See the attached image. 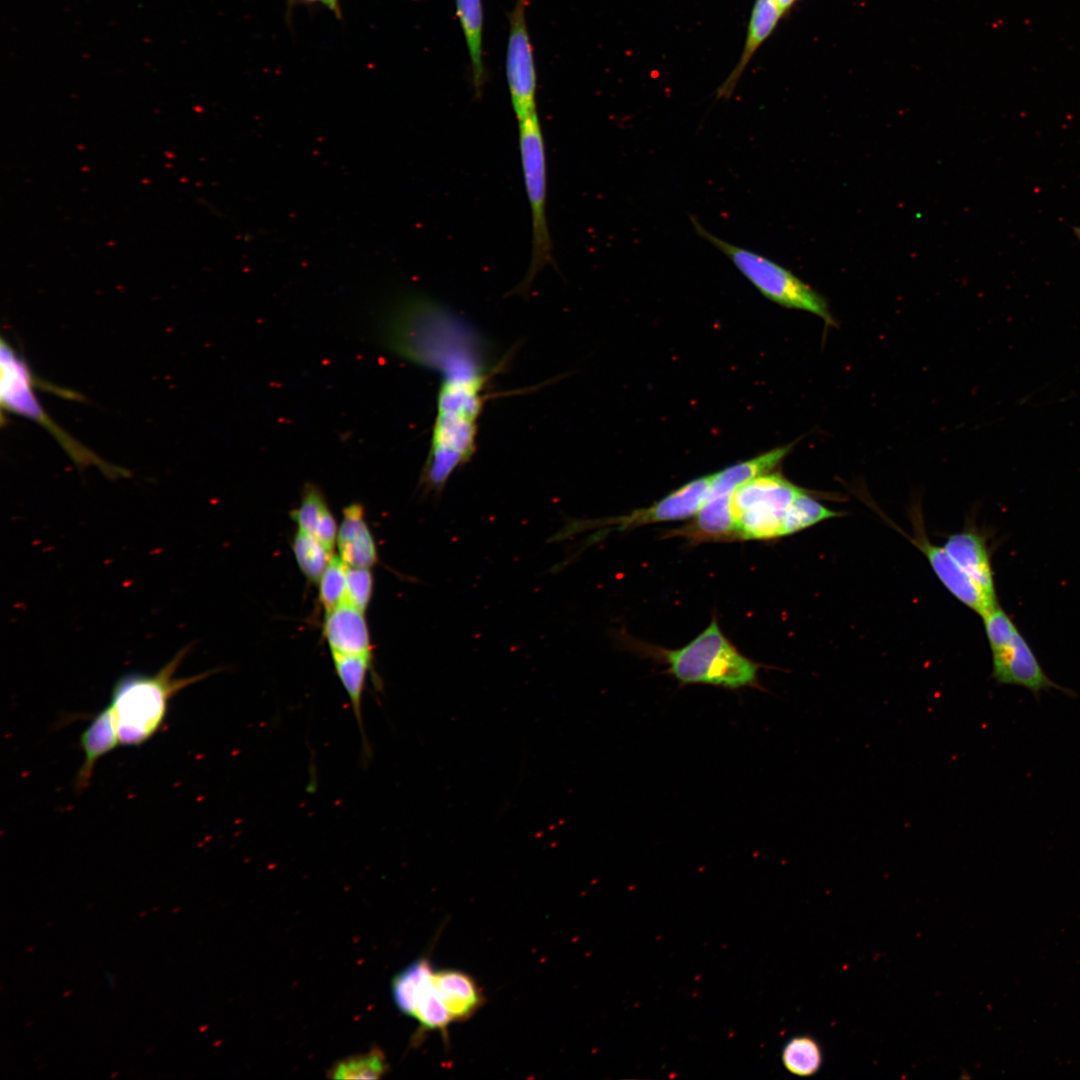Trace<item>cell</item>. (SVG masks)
I'll use <instances>...</instances> for the list:
<instances>
[{
  "mask_svg": "<svg viewBox=\"0 0 1080 1080\" xmlns=\"http://www.w3.org/2000/svg\"><path fill=\"white\" fill-rule=\"evenodd\" d=\"M449 315L441 309L421 314L400 342L401 357L441 372L430 448L420 476L423 491L435 494L476 450L484 393L492 375L479 346L447 321Z\"/></svg>",
  "mask_w": 1080,
  "mask_h": 1080,
  "instance_id": "6da1fadb",
  "label": "cell"
},
{
  "mask_svg": "<svg viewBox=\"0 0 1080 1080\" xmlns=\"http://www.w3.org/2000/svg\"><path fill=\"white\" fill-rule=\"evenodd\" d=\"M190 646L180 649L154 674L129 672L113 684L109 705L123 746H140L150 740L165 721L170 700L184 688L209 677L215 670L176 677Z\"/></svg>",
  "mask_w": 1080,
  "mask_h": 1080,
  "instance_id": "7a4b0ae2",
  "label": "cell"
},
{
  "mask_svg": "<svg viewBox=\"0 0 1080 1080\" xmlns=\"http://www.w3.org/2000/svg\"><path fill=\"white\" fill-rule=\"evenodd\" d=\"M0 366L2 413L6 411L19 415L44 427L80 469L95 466L111 479L129 476L128 470L105 461L60 427L46 412L34 388H44L72 400L79 399V394L39 380L25 358L17 353L4 338L1 340Z\"/></svg>",
  "mask_w": 1080,
  "mask_h": 1080,
  "instance_id": "3957f363",
  "label": "cell"
},
{
  "mask_svg": "<svg viewBox=\"0 0 1080 1080\" xmlns=\"http://www.w3.org/2000/svg\"><path fill=\"white\" fill-rule=\"evenodd\" d=\"M667 672L682 684H706L728 690L759 688V665L741 654L716 620L687 645L662 651Z\"/></svg>",
  "mask_w": 1080,
  "mask_h": 1080,
  "instance_id": "277c9868",
  "label": "cell"
},
{
  "mask_svg": "<svg viewBox=\"0 0 1080 1080\" xmlns=\"http://www.w3.org/2000/svg\"><path fill=\"white\" fill-rule=\"evenodd\" d=\"M695 232L731 260L740 273L766 298L793 309L810 312L833 324L826 300L790 270L749 249L729 243L709 232L690 216Z\"/></svg>",
  "mask_w": 1080,
  "mask_h": 1080,
  "instance_id": "5b68a950",
  "label": "cell"
},
{
  "mask_svg": "<svg viewBox=\"0 0 1080 1080\" xmlns=\"http://www.w3.org/2000/svg\"><path fill=\"white\" fill-rule=\"evenodd\" d=\"M518 125L521 166L532 220L531 260L519 288L526 290L538 273L552 262V241L546 214L547 161L538 113Z\"/></svg>",
  "mask_w": 1080,
  "mask_h": 1080,
  "instance_id": "8992f818",
  "label": "cell"
},
{
  "mask_svg": "<svg viewBox=\"0 0 1080 1080\" xmlns=\"http://www.w3.org/2000/svg\"><path fill=\"white\" fill-rule=\"evenodd\" d=\"M802 490L777 473L761 475L737 488L732 494L735 535L745 540L782 536L787 510Z\"/></svg>",
  "mask_w": 1080,
  "mask_h": 1080,
  "instance_id": "52a82bcc",
  "label": "cell"
},
{
  "mask_svg": "<svg viewBox=\"0 0 1080 1080\" xmlns=\"http://www.w3.org/2000/svg\"><path fill=\"white\" fill-rule=\"evenodd\" d=\"M529 0H515L510 11L505 73L517 121L537 114V72L526 10Z\"/></svg>",
  "mask_w": 1080,
  "mask_h": 1080,
  "instance_id": "ba28073f",
  "label": "cell"
},
{
  "mask_svg": "<svg viewBox=\"0 0 1080 1080\" xmlns=\"http://www.w3.org/2000/svg\"><path fill=\"white\" fill-rule=\"evenodd\" d=\"M990 649L993 662L992 677L997 683L1021 686L1035 695L1051 688L1066 691L1046 675L1018 628L1008 638Z\"/></svg>",
  "mask_w": 1080,
  "mask_h": 1080,
  "instance_id": "9c48e42d",
  "label": "cell"
},
{
  "mask_svg": "<svg viewBox=\"0 0 1080 1080\" xmlns=\"http://www.w3.org/2000/svg\"><path fill=\"white\" fill-rule=\"evenodd\" d=\"M912 542L927 557L931 568L948 591L981 617L998 603L996 596L990 595L975 582L944 547L934 545L922 535Z\"/></svg>",
  "mask_w": 1080,
  "mask_h": 1080,
  "instance_id": "30bf717a",
  "label": "cell"
},
{
  "mask_svg": "<svg viewBox=\"0 0 1080 1080\" xmlns=\"http://www.w3.org/2000/svg\"><path fill=\"white\" fill-rule=\"evenodd\" d=\"M711 475L694 479L676 489L648 508L634 511L617 518L612 523L619 524V529L645 524L683 520L695 516L705 503Z\"/></svg>",
  "mask_w": 1080,
  "mask_h": 1080,
  "instance_id": "8fae6325",
  "label": "cell"
},
{
  "mask_svg": "<svg viewBox=\"0 0 1080 1080\" xmlns=\"http://www.w3.org/2000/svg\"><path fill=\"white\" fill-rule=\"evenodd\" d=\"M323 634L331 653L372 656L365 612L347 601L325 611Z\"/></svg>",
  "mask_w": 1080,
  "mask_h": 1080,
  "instance_id": "7c38bea8",
  "label": "cell"
},
{
  "mask_svg": "<svg viewBox=\"0 0 1080 1080\" xmlns=\"http://www.w3.org/2000/svg\"><path fill=\"white\" fill-rule=\"evenodd\" d=\"M336 546L338 556L347 566L371 568L376 564V542L361 504L353 503L344 508Z\"/></svg>",
  "mask_w": 1080,
  "mask_h": 1080,
  "instance_id": "4fadbf2b",
  "label": "cell"
},
{
  "mask_svg": "<svg viewBox=\"0 0 1080 1080\" xmlns=\"http://www.w3.org/2000/svg\"><path fill=\"white\" fill-rule=\"evenodd\" d=\"M120 745L113 711L110 705L100 710L80 735L84 752L83 762L75 776L74 787L83 792L90 784L96 763Z\"/></svg>",
  "mask_w": 1080,
  "mask_h": 1080,
  "instance_id": "5bb4252c",
  "label": "cell"
},
{
  "mask_svg": "<svg viewBox=\"0 0 1080 1080\" xmlns=\"http://www.w3.org/2000/svg\"><path fill=\"white\" fill-rule=\"evenodd\" d=\"M943 547L975 582L996 596L990 554L983 535L972 530L952 534Z\"/></svg>",
  "mask_w": 1080,
  "mask_h": 1080,
  "instance_id": "9a60e30c",
  "label": "cell"
},
{
  "mask_svg": "<svg viewBox=\"0 0 1080 1080\" xmlns=\"http://www.w3.org/2000/svg\"><path fill=\"white\" fill-rule=\"evenodd\" d=\"M433 983L453 1021L470 1018L485 1001L475 980L460 970L434 971Z\"/></svg>",
  "mask_w": 1080,
  "mask_h": 1080,
  "instance_id": "2e32d148",
  "label": "cell"
},
{
  "mask_svg": "<svg viewBox=\"0 0 1080 1080\" xmlns=\"http://www.w3.org/2000/svg\"><path fill=\"white\" fill-rule=\"evenodd\" d=\"M456 16L465 38L474 94L482 95L486 70L483 60L484 12L482 0H455Z\"/></svg>",
  "mask_w": 1080,
  "mask_h": 1080,
  "instance_id": "e0dca14e",
  "label": "cell"
},
{
  "mask_svg": "<svg viewBox=\"0 0 1080 1080\" xmlns=\"http://www.w3.org/2000/svg\"><path fill=\"white\" fill-rule=\"evenodd\" d=\"M775 0H756L748 27L743 54L727 80L719 87L718 98L730 97L739 77L751 56L760 44L770 35L781 16Z\"/></svg>",
  "mask_w": 1080,
  "mask_h": 1080,
  "instance_id": "ac0fdd59",
  "label": "cell"
},
{
  "mask_svg": "<svg viewBox=\"0 0 1080 1080\" xmlns=\"http://www.w3.org/2000/svg\"><path fill=\"white\" fill-rule=\"evenodd\" d=\"M790 449L791 445L779 447L711 475L707 498L732 495L743 484L772 471Z\"/></svg>",
  "mask_w": 1080,
  "mask_h": 1080,
  "instance_id": "d6986e66",
  "label": "cell"
},
{
  "mask_svg": "<svg viewBox=\"0 0 1080 1080\" xmlns=\"http://www.w3.org/2000/svg\"><path fill=\"white\" fill-rule=\"evenodd\" d=\"M685 535L714 539L735 535L732 495L708 497L695 519L685 529Z\"/></svg>",
  "mask_w": 1080,
  "mask_h": 1080,
  "instance_id": "ffe728a7",
  "label": "cell"
},
{
  "mask_svg": "<svg viewBox=\"0 0 1080 1080\" xmlns=\"http://www.w3.org/2000/svg\"><path fill=\"white\" fill-rule=\"evenodd\" d=\"M332 659L336 675L350 700L363 745H367L363 726L362 699L371 666V655L332 653Z\"/></svg>",
  "mask_w": 1080,
  "mask_h": 1080,
  "instance_id": "44dd1931",
  "label": "cell"
},
{
  "mask_svg": "<svg viewBox=\"0 0 1080 1080\" xmlns=\"http://www.w3.org/2000/svg\"><path fill=\"white\" fill-rule=\"evenodd\" d=\"M433 973L430 960L422 957L409 964L393 978L392 997L402 1013L412 1017L417 996Z\"/></svg>",
  "mask_w": 1080,
  "mask_h": 1080,
  "instance_id": "7402d4cb",
  "label": "cell"
},
{
  "mask_svg": "<svg viewBox=\"0 0 1080 1080\" xmlns=\"http://www.w3.org/2000/svg\"><path fill=\"white\" fill-rule=\"evenodd\" d=\"M781 1060L787 1071L799 1077L815 1075L823 1064V1052L816 1039L799 1035L783 1046Z\"/></svg>",
  "mask_w": 1080,
  "mask_h": 1080,
  "instance_id": "603a6c76",
  "label": "cell"
},
{
  "mask_svg": "<svg viewBox=\"0 0 1080 1080\" xmlns=\"http://www.w3.org/2000/svg\"><path fill=\"white\" fill-rule=\"evenodd\" d=\"M292 550L301 572L313 583L319 581L334 556L314 535L298 529L293 538Z\"/></svg>",
  "mask_w": 1080,
  "mask_h": 1080,
  "instance_id": "cb8c5ba5",
  "label": "cell"
},
{
  "mask_svg": "<svg viewBox=\"0 0 1080 1080\" xmlns=\"http://www.w3.org/2000/svg\"><path fill=\"white\" fill-rule=\"evenodd\" d=\"M840 514L822 505L802 490L789 506L782 529V536H787L826 519Z\"/></svg>",
  "mask_w": 1080,
  "mask_h": 1080,
  "instance_id": "d4e9b609",
  "label": "cell"
},
{
  "mask_svg": "<svg viewBox=\"0 0 1080 1080\" xmlns=\"http://www.w3.org/2000/svg\"><path fill=\"white\" fill-rule=\"evenodd\" d=\"M412 1017L424 1030H438L446 1036L448 1025L453 1019L437 993L433 975L420 990Z\"/></svg>",
  "mask_w": 1080,
  "mask_h": 1080,
  "instance_id": "484cf974",
  "label": "cell"
},
{
  "mask_svg": "<svg viewBox=\"0 0 1080 1080\" xmlns=\"http://www.w3.org/2000/svg\"><path fill=\"white\" fill-rule=\"evenodd\" d=\"M385 1056L379 1049L351 1056L338 1062L330 1071L333 1079H379L387 1072Z\"/></svg>",
  "mask_w": 1080,
  "mask_h": 1080,
  "instance_id": "4316f807",
  "label": "cell"
},
{
  "mask_svg": "<svg viewBox=\"0 0 1080 1080\" xmlns=\"http://www.w3.org/2000/svg\"><path fill=\"white\" fill-rule=\"evenodd\" d=\"M331 512L321 490L313 484L305 486L299 506L291 512L298 530L313 535L322 519Z\"/></svg>",
  "mask_w": 1080,
  "mask_h": 1080,
  "instance_id": "83f0119b",
  "label": "cell"
},
{
  "mask_svg": "<svg viewBox=\"0 0 1080 1080\" xmlns=\"http://www.w3.org/2000/svg\"><path fill=\"white\" fill-rule=\"evenodd\" d=\"M346 569L347 565L338 555H334L322 573L318 581L319 600L325 611L345 601Z\"/></svg>",
  "mask_w": 1080,
  "mask_h": 1080,
  "instance_id": "f1b7e54d",
  "label": "cell"
},
{
  "mask_svg": "<svg viewBox=\"0 0 1080 1080\" xmlns=\"http://www.w3.org/2000/svg\"><path fill=\"white\" fill-rule=\"evenodd\" d=\"M373 583L371 568L347 566L345 601L365 612L372 597Z\"/></svg>",
  "mask_w": 1080,
  "mask_h": 1080,
  "instance_id": "f546056e",
  "label": "cell"
},
{
  "mask_svg": "<svg viewBox=\"0 0 1080 1080\" xmlns=\"http://www.w3.org/2000/svg\"><path fill=\"white\" fill-rule=\"evenodd\" d=\"M287 1V18H291V11L295 5L298 4H321L330 10L337 19L342 18V11L340 6V0H286Z\"/></svg>",
  "mask_w": 1080,
  "mask_h": 1080,
  "instance_id": "4dcf8cb0",
  "label": "cell"
},
{
  "mask_svg": "<svg viewBox=\"0 0 1080 1080\" xmlns=\"http://www.w3.org/2000/svg\"><path fill=\"white\" fill-rule=\"evenodd\" d=\"M795 0H775L779 10L783 13Z\"/></svg>",
  "mask_w": 1080,
  "mask_h": 1080,
  "instance_id": "1f68e13d",
  "label": "cell"
},
{
  "mask_svg": "<svg viewBox=\"0 0 1080 1080\" xmlns=\"http://www.w3.org/2000/svg\"><path fill=\"white\" fill-rule=\"evenodd\" d=\"M106 976H107L106 978L108 979V986H109V988H110V989H113V987H114V982H113V976H111V975H109V974H106Z\"/></svg>",
  "mask_w": 1080,
  "mask_h": 1080,
  "instance_id": "d6a6232c",
  "label": "cell"
},
{
  "mask_svg": "<svg viewBox=\"0 0 1080 1080\" xmlns=\"http://www.w3.org/2000/svg\"><path fill=\"white\" fill-rule=\"evenodd\" d=\"M1074 232L1078 236V238L1080 239V227H1075Z\"/></svg>",
  "mask_w": 1080,
  "mask_h": 1080,
  "instance_id": "836d02e7",
  "label": "cell"
}]
</instances>
